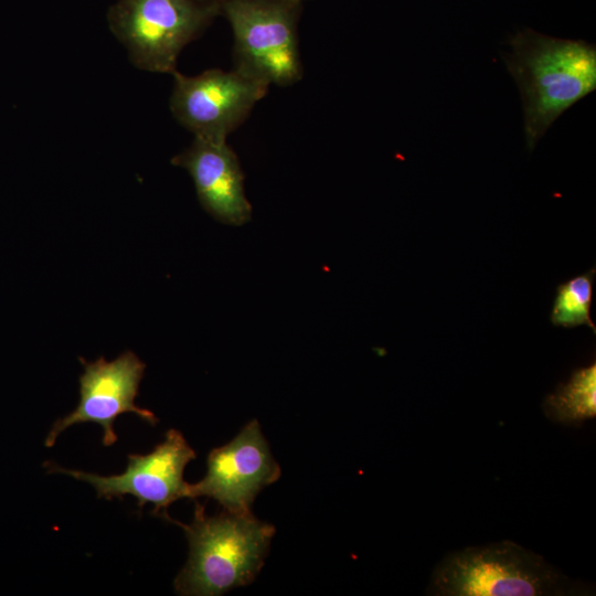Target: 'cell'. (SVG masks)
I'll return each instance as SVG.
<instances>
[{
    "label": "cell",
    "instance_id": "ba28073f",
    "mask_svg": "<svg viewBox=\"0 0 596 596\" xmlns=\"http://www.w3.org/2000/svg\"><path fill=\"white\" fill-rule=\"evenodd\" d=\"M206 464V475L196 483H188L185 498H212L234 513L252 512L259 491L281 475L256 419L248 422L230 443L212 449Z\"/></svg>",
    "mask_w": 596,
    "mask_h": 596
},
{
    "label": "cell",
    "instance_id": "6da1fadb",
    "mask_svg": "<svg viewBox=\"0 0 596 596\" xmlns=\"http://www.w3.org/2000/svg\"><path fill=\"white\" fill-rule=\"evenodd\" d=\"M509 46L502 60L520 92L532 152L562 114L596 89V46L531 29L517 32Z\"/></svg>",
    "mask_w": 596,
    "mask_h": 596
},
{
    "label": "cell",
    "instance_id": "4fadbf2b",
    "mask_svg": "<svg viewBox=\"0 0 596 596\" xmlns=\"http://www.w3.org/2000/svg\"><path fill=\"white\" fill-rule=\"evenodd\" d=\"M295 1H298V2H301V3H302L305 0H295Z\"/></svg>",
    "mask_w": 596,
    "mask_h": 596
},
{
    "label": "cell",
    "instance_id": "7c38bea8",
    "mask_svg": "<svg viewBox=\"0 0 596 596\" xmlns=\"http://www.w3.org/2000/svg\"><path fill=\"white\" fill-rule=\"evenodd\" d=\"M594 277L595 268L558 285L550 317L553 326H588L596 332L590 319Z\"/></svg>",
    "mask_w": 596,
    "mask_h": 596
},
{
    "label": "cell",
    "instance_id": "52a82bcc",
    "mask_svg": "<svg viewBox=\"0 0 596 596\" xmlns=\"http://www.w3.org/2000/svg\"><path fill=\"white\" fill-rule=\"evenodd\" d=\"M196 455L183 435L169 429L162 443L147 455H128V466L120 475L99 476L92 472L62 468L47 464L50 473L60 472L92 485L98 498L123 499L131 494L141 509L146 503L153 504L152 512L168 519V507L185 498L188 482L183 480L185 466Z\"/></svg>",
    "mask_w": 596,
    "mask_h": 596
},
{
    "label": "cell",
    "instance_id": "8fae6325",
    "mask_svg": "<svg viewBox=\"0 0 596 596\" xmlns=\"http://www.w3.org/2000/svg\"><path fill=\"white\" fill-rule=\"evenodd\" d=\"M545 416L567 426L582 425L596 416V363L573 371L566 383L545 396Z\"/></svg>",
    "mask_w": 596,
    "mask_h": 596
},
{
    "label": "cell",
    "instance_id": "9c48e42d",
    "mask_svg": "<svg viewBox=\"0 0 596 596\" xmlns=\"http://www.w3.org/2000/svg\"><path fill=\"white\" fill-rule=\"evenodd\" d=\"M84 372L79 376V403L63 418L57 419L45 438L52 447L61 433L72 425L96 423L103 428V445L117 441L115 419L124 413H135L150 425H156V415L135 404L146 364L131 351H126L113 361L99 358L95 362L79 359Z\"/></svg>",
    "mask_w": 596,
    "mask_h": 596
},
{
    "label": "cell",
    "instance_id": "3957f363",
    "mask_svg": "<svg viewBox=\"0 0 596 596\" xmlns=\"http://www.w3.org/2000/svg\"><path fill=\"white\" fill-rule=\"evenodd\" d=\"M433 596H565L592 594L542 555L505 540L447 554L426 589Z\"/></svg>",
    "mask_w": 596,
    "mask_h": 596
},
{
    "label": "cell",
    "instance_id": "30bf717a",
    "mask_svg": "<svg viewBox=\"0 0 596 596\" xmlns=\"http://www.w3.org/2000/svg\"><path fill=\"white\" fill-rule=\"evenodd\" d=\"M191 175L202 207L215 220L243 225L252 217L240 160L226 141L193 138L191 145L171 159Z\"/></svg>",
    "mask_w": 596,
    "mask_h": 596
},
{
    "label": "cell",
    "instance_id": "5bb4252c",
    "mask_svg": "<svg viewBox=\"0 0 596 596\" xmlns=\"http://www.w3.org/2000/svg\"><path fill=\"white\" fill-rule=\"evenodd\" d=\"M212 1H216V2H220V0H212Z\"/></svg>",
    "mask_w": 596,
    "mask_h": 596
},
{
    "label": "cell",
    "instance_id": "8992f818",
    "mask_svg": "<svg viewBox=\"0 0 596 596\" xmlns=\"http://www.w3.org/2000/svg\"><path fill=\"white\" fill-rule=\"evenodd\" d=\"M170 110L193 137L226 141L242 126L269 86L237 68L206 70L188 76L173 72Z\"/></svg>",
    "mask_w": 596,
    "mask_h": 596
},
{
    "label": "cell",
    "instance_id": "5b68a950",
    "mask_svg": "<svg viewBox=\"0 0 596 596\" xmlns=\"http://www.w3.org/2000/svg\"><path fill=\"white\" fill-rule=\"evenodd\" d=\"M219 14L212 0H118L108 23L136 67L171 75L181 51Z\"/></svg>",
    "mask_w": 596,
    "mask_h": 596
},
{
    "label": "cell",
    "instance_id": "7a4b0ae2",
    "mask_svg": "<svg viewBox=\"0 0 596 596\" xmlns=\"http://www.w3.org/2000/svg\"><path fill=\"white\" fill-rule=\"evenodd\" d=\"M167 520L180 525L189 541V560L174 579L183 596H217L252 583L276 531L252 512L206 515L199 502L191 524Z\"/></svg>",
    "mask_w": 596,
    "mask_h": 596
},
{
    "label": "cell",
    "instance_id": "277c9868",
    "mask_svg": "<svg viewBox=\"0 0 596 596\" xmlns=\"http://www.w3.org/2000/svg\"><path fill=\"white\" fill-rule=\"evenodd\" d=\"M233 33L234 68L268 86H291L304 76L298 35L301 2L220 0Z\"/></svg>",
    "mask_w": 596,
    "mask_h": 596
}]
</instances>
